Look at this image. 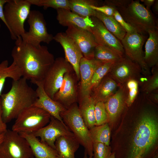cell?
I'll use <instances>...</instances> for the list:
<instances>
[{
	"label": "cell",
	"mask_w": 158,
	"mask_h": 158,
	"mask_svg": "<svg viewBox=\"0 0 158 158\" xmlns=\"http://www.w3.org/2000/svg\"><path fill=\"white\" fill-rule=\"evenodd\" d=\"M11 55L13 62L21 69L22 77L32 83L43 81L55 60L47 46L23 42L20 36L16 40Z\"/></svg>",
	"instance_id": "6da1fadb"
},
{
	"label": "cell",
	"mask_w": 158,
	"mask_h": 158,
	"mask_svg": "<svg viewBox=\"0 0 158 158\" xmlns=\"http://www.w3.org/2000/svg\"><path fill=\"white\" fill-rule=\"evenodd\" d=\"M135 127L130 145L124 158H151L157 153L158 122L152 111H145L140 115Z\"/></svg>",
	"instance_id": "7a4b0ae2"
},
{
	"label": "cell",
	"mask_w": 158,
	"mask_h": 158,
	"mask_svg": "<svg viewBox=\"0 0 158 158\" xmlns=\"http://www.w3.org/2000/svg\"><path fill=\"white\" fill-rule=\"evenodd\" d=\"M27 81L23 77L13 80L9 91L0 97L2 118L6 124L16 119L23 110L33 105L37 98L36 91Z\"/></svg>",
	"instance_id": "3957f363"
},
{
	"label": "cell",
	"mask_w": 158,
	"mask_h": 158,
	"mask_svg": "<svg viewBox=\"0 0 158 158\" xmlns=\"http://www.w3.org/2000/svg\"><path fill=\"white\" fill-rule=\"evenodd\" d=\"M123 19L138 33L146 36L149 30L158 28L155 18L139 0H131L126 7L117 10Z\"/></svg>",
	"instance_id": "277c9868"
},
{
	"label": "cell",
	"mask_w": 158,
	"mask_h": 158,
	"mask_svg": "<svg viewBox=\"0 0 158 158\" xmlns=\"http://www.w3.org/2000/svg\"><path fill=\"white\" fill-rule=\"evenodd\" d=\"M31 5L28 0H8L5 4L4 13L6 26L12 39L16 40L26 32L24 24Z\"/></svg>",
	"instance_id": "5b68a950"
},
{
	"label": "cell",
	"mask_w": 158,
	"mask_h": 158,
	"mask_svg": "<svg viewBox=\"0 0 158 158\" xmlns=\"http://www.w3.org/2000/svg\"><path fill=\"white\" fill-rule=\"evenodd\" d=\"M60 115L65 124L73 133L80 145L84 147L89 158H92L93 156V143L89 129L80 115L78 103L73 104L61 112Z\"/></svg>",
	"instance_id": "8992f818"
},
{
	"label": "cell",
	"mask_w": 158,
	"mask_h": 158,
	"mask_svg": "<svg viewBox=\"0 0 158 158\" xmlns=\"http://www.w3.org/2000/svg\"><path fill=\"white\" fill-rule=\"evenodd\" d=\"M51 116L43 109L32 105L18 115L12 130L18 133H33L47 125Z\"/></svg>",
	"instance_id": "52a82bcc"
},
{
	"label": "cell",
	"mask_w": 158,
	"mask_h": 158,
	"mask_svg": "<svg viewBox=\"0 0 158 158\" xmlns=\"http://www.w3.org/2000/svg\"><path fill=\"white\" fill-rule=\"evenodd\" d=\"M0 153L4 158H34L26 140L12 130L7 129L5 133Z\"/></svg>",
	"instance_id": "ba28073f"
},
{
	"label": "cell",
	"mask_w": 158,
	"mask_h": 158,
	"mask_svg": "<svg viewBox=\"0 0 158 158\" xmlns=\"http://www.w3.org/2000/svg\"><path fill=\"white\" fill-rule=\"evenodd\" d=\"M29 31L21 36L23 41L38 46L41 42L49 44L54 36L48 33L43 14L37 10H31L28 17Z\"/></svg>",
	"instance_id": "9c48e42d"
},
{
	"label": "cell",
	"mask_w": 158,
	"mask_h": 158,
	"mask_svg": "<svg viewBox=\"0 0 158 158\" xmlns=\"http://www.w3.org/2000/svg\"><path fill=\"white\" fill-rule=\"evenodd\" d=\"M146 39V36L135 32L126 33L121 42L125 55L139 65L142 74L148 75L150 74V68L145 62L143 50V46Z\"/></svg>",
	"instance_id": "30bf717a"
},
{
	"label": "cell",
	"mask_w": 158,
	"mask_h": 158,
	"mask_svg": "<svg viewBox=\"0 0 158 158\" xmlns=\"http://www.w3.org/2000/svg\"><path fill=\"white\" fill-rule=\"evenodd\" d=\"M73 70L71 65L65 58L59 57L55 59L43 80L44 90L50 98L53 99L59 90L65 74Z\"/></svg>",
	"instance_id": "8fae6325"
},
{
	"label": "cell",
	"mask_w": 158,
	"mask_h": 158,
	"mask_svg": "<svg viewBox=\"0 0 158 158\" xmlns=\"http://www.w3.org/2000/svg\"><path fill=\"white\" fill-rule=\"evenodd\" d=\"M79 83L74 70L66 73L61 87L53 99L66 109L73 104L78 103Z\"/></svg>",
	"instance_id": "7c38bea8"
},
{
	"label": "cell",
	"mask_w": 158,
	"mask_h": 158,
	"mask_svg": "<svg viewBox=\"0 0 158 158\" xmlns=\"http://www.w3.org/2000/svg\"><path fill=\"white\" fill-rule=\"evenodd\" d=\"M66 33L79 47L83 57L90 59L94 58V52L98 45L92 34L75 25H69Z\"/></svg>",
	"instance_id": "4fadbf2b"
},
{
	"label": "cell",
	"mask_w": 158,
	"mask_h": 158,
	"mask_svg": "<svg viewBox=\"0 0 158 158\" xmlns=\"http://www.w3.org/2000/svg\"><path fill=\"white\" fill-rule=\"evenodd\" d=\"M141 73L139 65L124 55L115 62L109 74L120 86L130 79L138 80L137 78Z\"/></svg>",
	"instance_id": "5bb4252c"
},
{
	"label": "cell",
	"mask_w": 158,
	"mask_h": 158,
	"mask_svg": "<svg viewBox=\"0 0 158 158\" xmlns=\"http://www.w3.org/2000/svg\"><path fill=\"white\" fill-rule=\"evenodd\" d=\"M33 134L40 138L41 142L55 149V142L58 138L63 136H74L64 122L51 116L48 125Z\"/></svg>",
	"instance_id": "9a60e30c"
},
{
	"label": "cell",
	"mask_w": 158,
	"mask_h": 158,
	"mask_svg": "<svg viewBox=\"0 0 158 158\" xmlns=\"http://www.w3.org/2000/svg\"><path fill=\"white\" fill-rule=\"evenodd\" d=\"M93 24L91 32L98 45L107 47L121 56L125 55L123 45L105 28L102 23L94 16L90 17Z\"/></svg>",
	"instance_id": "2e32d148"
},
{
	"label": "cell",
	"mask_w": 158,
	"mask_h": 158,
	"mask_svg": "<svg viewBox=\"0 0 158 158\" xmlns=\"http://www.w3.org/2000/svg\"><path fill=\"white\" fill-rule=\"evenodd\" d=\"M53 40L59 43L63 47L65 53V58L73 67L80 81V64L83 56L79 47L66 33H57L54 36Z\"/></svg>",
	"instance_id": "e0dca14e"
},
{
	"label": "cell",
	"mask_w": 158,
	"mask_h": 158,
	"mask_svg": "<svg viewBox=\"0 0 158 158\" xmlns=\"http://www.w3.org/2000/svg\"><path fill=\"white\" fill-rule=\"evenodd\" d=\"M32 83L37 86L35 91L37 97L33 105L43 109L51 116L64 122L60 114L66 109L47 95L44 89L43 81H34Z\"/></svg>",
	"instance_id": "ac0fdd59"
},
{
	"label": "cell",
	"mask_w": 158,
	"mask_h": 158,
	"mask_svg": "<svg viewBox=\"0 0 158 158\" xmlns=\"http://www.w3.org/2000/svg\"><path fill=\"white\" fill-rule=\"evenodd\" d=\"M102 63L95 58L88 59L83 57L81 60L79 66L78 100L90 95L89 88L93 74L96 69Z\"/></svg>",
	"instance_id": "d6986e66"
},
{
	"label": "cell",
	"mask_w": 158,
	"mask_h": 158,
	"mask_svg": "<svg viewBox=\"0 0 158 158\" xmlns=\"http://www.w3.org/2000/svg\"><path fill=\"white\" fill-rule=\"evenodd\" d=\"M126 83L120 85L116 92L104 103L109 117L108 123H112L117 119L126 104Z\"/></svg>",
	"instance_id": "ffe728a7"
},
{
	"label": "cell",
	"mask_w": 158,
	"mask_h": 158,
	"mask_svg": "<svg viewBox=\"0 0 158 158\" xmlns=\"http://www.w3.org/2000/svg\"><path fill=\"white\" fill-rule=\"evenodd\" d=\"M56 10V19L61 25L67 27L73 25L91 32L93 24L90 17H81L69 10L59 8Z\"/></svg>",
	"instance_id": "44dd1931"
},
{
	"label": "cell",
	"mask_w": 158,
	"mask_h": 158,
	"mask_svg": "<svg viewBox=\"0 0 158 158\" xmlns=\"http://www.w3.org/2000/svg\"><path fill=\"white\" fill-rule=\"evenodd\" d=\"M19 133L28 142L35 158H59L55 149L41 142L33 133Z\"/></svg>",
	"instance_id": "7402d4cb"
},
{
	"label": "cell",
	"mask_w": 158,
	"mask_h": 158,
	"mask_svg": "<svg viewBox=\"0 0 158 158\" xmlns=\"http://www.w3.org/2000/svg\"><path fill=\"white\" fill-rule=\"evenodd\" d=\"M119 86L109 73L90 95L96 102L104 103L116 92Z\"/></svg>",
	"instance_id": "603a6c76"
},
{
	"label": "cell",
	"mask_w": 158,
	"mask_h": 158,
	"mask_svg": "<svg viewBox=\"0 0 158 158\" xmlns=\"http://www.w3.org/2000/svg\"><path fill=\"white\" fill-rule=\"evenodd\" d=\"M149 37L145 43L144 61L150 68L158 65V28L148 31Z\"/></svg>",
	"instance_id": "cb8c5ba5"
},
{
	"label": "cell",
	"mask_w": 158,
	"mask_h": 158,
	"mask_svg": "<svg viewBox=\"0 0 158 158\" xmlns=\"http://www.w3.org/2000/svg\"><path fill=\"white\" fill-rule=\"evenodd\" d=\"M55 145L59 158H75L80 144L74 136H63L56 139Z\"/></svg>",
	"instance_id": "d4e9b609"
},
{
	"label": "cell",
	"mask_w": 158,
	"mask_h": 158,
	"mask_svg": "<svg viewBox=\"0 0 158 158\" xmlns=\"http://www.w3.org/2000/svg\"><path fill=\"white\" fill-rule=\"evenodd\" d=\"M78 103L80 115L89 129L95 125V107L96 102L89 95L79 99Z\"/></svg>",
	"instance_id": "484cf974"
},
{
	"label": "cell",
	"mask_w": 158,
	"mask_h": 158,
	"mask_svg": "<svg viewBox=\"0 0 158 158\" xmlns=\"http://www.w3.org/2000/svg\"><path fill=\"white\" fill-rule=\"evenodd\" d=\"M8 60H5L0 63V97L2 94L6 79L11 78L13 80H17L22 77L21 69L13 62L9 66Z\"/></svg>",
	"instance_id": "4316f807"
},
{
	"label": "cell",
	"mask_w": 158,
	"mask_h": 158,
	"mask_svg": "<svg viewBox=\"0 0 158 158\" xmlns=\"http://www.w3.org/2000/svg\"><path fill=\"white\" fill-rule=\"evenodd\" d=\"M94 16L100 20L107 29L120 41L124 38L126 32L114 16H107L95 11Z\"/></svg>",
	"instance_id": "83f0119b"
},
{
	"label": "cell",
	"mask_w": 158,
	"mask_h": 158,
	"mask_svg": "<svg viewBox=\"0 0 158 158\" xmlns=\"http://www.w3.org/2000/svg\"><path fill=\"white\" fill-rule=\"evenodd\" d=\"M70 10L83 18H90L94 16L95 11L91 5L96 6V1L91 0H69Z\"/></svg>",
	"instance_id": "f1b7e54d"
},
{
	"label": "cell",
	"mask_w": 158,
	"mask_h": 158,
	"mask_svg": "<svg viewBox=\"0 0 158 158\" xmlns=\"http://www.w3.org/2000/svg\"><path fill=\"white\" fill-rule=\"evenodd\" d=\"M89 130L93 143L101 142L109 146L111 131L108 123L99 126H95Z\"/></svg>",
	"instance_id": "f546056e"
},
{
	"label": "cell",
	"mask_w": 158,
	"mask_h": 158,
	"mask_svg": "<svg viewBox=\"0 0 158 158\" xmlns=\"http://www.w3.org/2000/svg\"><path fill=\"white\" fill-rule=\"evenodd\" d=\"M123 56L107 47L99 45L96 47L94 50V58L102 63L116 62Z\"/></svg>",
	"instance_id": "4dcf8cb0"
},
{
	"label": "cell",
	"mask_w": 158,
	"mask_h": 158,
	"mask_svg": "<svg viewBox=\"0 0 158 158\" xmlns=\"http://www.w3.org/2000/svg\"><path fill=\"white\" fill-rule=\"evenodd\" d=\"M115 62L102 63L96 69L90 84L89 90L90 94L103 78L109 73Z\"/></svg>",
	"instance_id": "1f68e13d"
},
{
	"label": "cell",
	"mask_w": 158,
	"mask_h": 158,
	"mask_svg": "<svg viewBox=\"0 0 158 158\" xmlns=\"http://www.w3.org/2000/svg\"><path fill=\"white\" fill-rule=\"evenodd\" d=\"M32 5L42 6L46 9L49 7L56 9L61 8L70 10L68 0H28Z\"/></svg>",
	"instance_id": "d6a6232c"
},
{
	"label": "cell",
	"mask_w": 158,
	"mask_h": 158,
	"mask_svg": "<svg viewBox=\"0 0 158 158\" xmlns=\"http://www.w3.org/2000/svg\"><path fill=\"white\" fill-rule=\"evenodd\" d=\"M139 81L136 79L129 80L126 83V104L130 107L135 101L138 93Z\"/></svg>",
	"instance_id": "836d02e7"
},
{
	"label": "cell",
	"mask_w": 158,
	"mask_h": 158,
	"mask_svg": "<svg viewBox=\"0 0 158 158\" xmlns=\"http://www.w3.org/2000/svg\"><path fill=\"white\" fill-rule=\"evenodd\" d=\"M158 65L153 67L152 74L143 85L142 89L143 92L147 94L158 88Z\"/></svg>",
	"instance_id": "e575fe53"
},
{
	"label": "cell",
	"mask_w": 158,
	"mask_h": 158,
	"mask_svg": "<svg viewBox=\"0 0 158 158\" xmlns=\"http://www.w3.org/2000/svg\"><path fill=\"white\" fill-rule=\"evenodd\" d=\"M95 125L99 126L109 122V117L104 103L102 102H96L95 107Z\"/></svg>",
	"instance_id": "d590c367"
},
{
	"label": "cell",
	"mask_w": 158,
	"mask_h": 158,
	"mask_svg": "<svg viewBox=\"0 0 158 158\" xmlns=\"http://www.w3.org/2000/svg\"><path fill=\"white\" fill-rule=\"evenodd\" d=\"M93 158H109L112 153L111 148L101 142H95L93 145Z\"/></svg>",
	"instance_id": "8d00e7d4"
},
{
	"label": "cell",
	"mask_w": 158,
	"mask_h": 158,
	"mask_svg": "<svg viewBox=\"0 0 158 158\" xmlns=\"http://www.w3.org/2000/svg\"><path fill=\"white\" fill-rule=\"evenodd\" d=\"M114 17L125 30L126 33H132L136 32L131 26L123 19L117 10L115 11Z\"/></svg>",
	"instance_id": "74e56055"
},
{
	"label": "cell",
	"mask_w": 158,
	"mask_h": 158,
	"mask_svg": "<svg viewBox=\"0 0 158 158\" xmlns=\"http://www.w3.org/2000/svg\"><path fill=\"white\" fill-rule=\"evenodd\" d=\"M90 7L94 10L100 12L109 16H114L115 11L116 10L112 7L106 5L102 6H98L91 5Z\"/></svg>",
	"instance_id": "f35d334b"
},
{
	"label": "cell",
	"mask_w": 158,
	"mask_h": 158,
	"mask_svg": "<svg viewBox=\"0 0 158 158\" xmlns=\"http://www.w3.org/2000/svg\"><path fill=\"white\" fill-rule=\"evenodd\" d=\"M132 0H108L104 2V5L113 7L116 10L126 7L131 2Z\"/></svg>",
	"instance_id": "ab89813d"
},
{
	"label": "cell",
	"mask_w": 158,
	"mask_h": 158,
	"mask_svg": "<svg viewBox=\"0 0 158 158\" xmlns=\"http://www.w3.org/2000/svg\"><path fill=\"white\" fill-rule=\"evenodd\" d=\"M8 0H0V19L6 26V24L5 19L4 9L5 4Z\"/></svg>",
	"instance_id": "60d3db41"
},
{
	"label": "cell",
	"mask_w": 158,
	"mask_h": 158,
	"mask_svg": "<svg viewBox=\"0 0 158 158\" xmlns=\"http://www.w3.org/2000/svg\"><path fill=\"white\" fill-rule=\"evenodd\" d=\"M7 125L2 118L1 106L0 102V135L4 133L7 130Z\"/></svg>",
	"instance_id": "b9f144b4"
},
{
	"label": "cell",
	"mask_w": 158,
	"mask_h": 158,
	"mask_svg": "<svg viewBox=\"0 0 158 158\" xmlns=\"http://www.w3.org/2000/svg\"><path fill=\"white\" fill-rule=\"evenodd\" d=\"M147 94L148 95L149 97L153 101L156 102L158 101V93L157 90H154Z\"/></svg>",
	"instance_id": "7bdbcfd3"
},
{
	"label": "cell",
	"mask_w": 158,
	"mask_h": 158,
	"mask_svg": "<svg viewBox=\"0 0 158 158\" xmlns=\"http://www.w3.org/2000/svg\"><path fill=\"white\" fill-rule=\"evenodd\" d=\"M155 0H141L146 6V8L148 10H150V8L154 3Z\"/></svg>",
	"instance_id": "ee69618b"
},
{
	"label": "cell",
	"mask_w": 158,
	"mask_h": 158,
	"mask_svg": "<svg viewBox=\"0 0 158 158\" xmlns=\"http://www.w3.org/2000/svg\"><path fill=\"white\" fill-rule=\"evenodd\" d=\"M152 9L153 12L156 14L158 13V0H156L153 4Z\"/></svg>",
	"instance_id": "f6af8a7d"
},
{
	"label": "cell",
	"mask_w": 158,
	"mask_h": 158,
	"mask_svg": "<svg viewBox=\"0 0 158 158\" xmlns=\"http://www.w3.org/2000/svg\"><path fill=\"white\" fill-rule=\"evenodd\" d=\"M4 133L0 135V145L4 139Z\"/></svg>",
	"instance_id": "bcb514c9"
},
{
	"label": "cell",
	"mask_w": 158,
	"mask_h": 158,
	"mask_svg": "<svg viewBox=\"0 0 158 158\" xmlns=\"http://www.w3.org/2000/svg\"><path fill=\"white\" fill-rule=\"evenodd\" d=\"M109 158H115V153L114 152H112L111 154L109 157Z\"/></svg>",
	"instance_id": "7dc6e473"
},
{
	"label": "cell",
	"mask_w": 158,
	"mask_h": 158,
	"mask_svg": "<svg viewBox=\"0 0 158 158\" xmlns=\"http://www.w3.org/2000/svg\"><path fill=\"white\" fill-rule=\"evenodd\" d=\"M83 158H87V154L85 151L84 152V155ZM92 158H93V157Z\"/></svg>",
	"instance_id": "c3c4849f"
},
{
	"label": "cell",
	"mask_w": 158,
	"mask_h": 158,
	"mask_svg": "<svg viewBox=\"0 0 158 158\" xmlns=\"http://www.w3.org/2000/svg\"><path fill=\"white\" fill-rule=\"evenodd\" d=\"M151 158H158V154L157 153L155 155Z\"/></svg>",
	"instance_id": "681fc988"
},
{
	"label": "cell",
	"mask_w": 158,
	"mask_h": 158,
	"mask_svg": "<svg viewBox=\"0 0 158 158\" xmlns=\"http://www.w3.org/2000/svg\"><path fill=\"white\" fill-rule=\"evenodd\" d=\"M0 158H4L3 156L0 153Z\"/></svg>",
	"instance_id": "f907efd6"
},
{
	"label": "cell",
	"mask_w": 158,
	"mask_h": 158,
	"mask_svg": "<svg viewBox=\"0 0 158 158\" xmlns=\"http://www.w3.org/2000/svg\"><path fill=\"white\" fill-rule=\"evenodd\" d=\"M1 24H0V28H1Z\"/></svg>",
	"instance_id": "816d5d0a"
}]
</instances>
